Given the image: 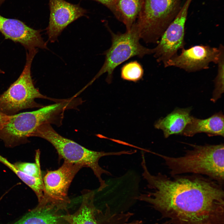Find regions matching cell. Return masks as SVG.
Masks as SVG:
<instances>
[{"instance_id":"2e32d148","label":"cell","mask_w":224,"mask_h":224,"mask_svg":"<svg viewBox=\"0 0 224 224\" xmlns=\"http://www.w3.org/2000/svg\"><path fill=\"white\" fill-rule=\"evenodd\" d=\"M144 0H115L113 14L129 31L141 9Z\"/></svg>"},{"instance_id":"d4e9b609","label":"cell","mask_w":224,"mask_h":224,"mask_svg":"<svg viewBox=\"0 0 224 224\" xmlns=\"http://www.w3.org/2000/svg\"><path fill=\"white\" fill-rule=\"evenodd\" d=\"M5 72L0 68V73H4Z\"/></svg>"},{"instance_id":"5bb4252c","label":"cell","mask_w":224,"mask_h":224,"mask_svg":"<svg viewBox=\"0 0 224 224\" xmlns=\"http://www.w3.org/2000/svg\"><path fill=\"white\" fill-rule=\"evenodd\" d=\"M191 110V107L176 108L165 118L157 121L155 127L163 131L166 138L173 134H181L190 121Z\"/></svg>"},{"instance_id":"8992f818","label":"cell","mask_w":224,"mask_h":224,"mask_svg":"<svg viewBox=\"0 0 224 224\" xmlns=\"http://www.w3.org/2000/svg\"><path fill=\"white\" fill-rule=\"evenodd\" d=\"M37 52V49L27 51L26 63L21 74L0 95V111L2 113L12 115L24 109L44 106L35 101L37 98L48 99L56 102L62 100L44 96L35 87L31 76V68L33 60Z\"/></svg>"},{"instance_id":"5b68a950","label":"cell","mask_w":224,"mask_h":224,"mask_svg":"<svg viewBox=\"0 0 224 224\" xmlns=\"http://www.w3.org/2000/svg\"><path fill=\"white\" fill-rule=\"evenodd\" d=\"M183 0H144L133 26L140 39L156 43L181 9Z\"/></svg>"},{"instance_id":"484cf974","label":"cell","mask_w":224,"mask_h":224,"mask_svg":"<svg viewBox=\"0 0 224 224\" xmlns=\"http://www.w3.org/2000/svg\"><path fill=\"white\" fill-rule=\"evenodd\" d=\"M2 197H3V196H2V197H1L0 198V201L1 200V199H2Z\"/></svg>"},{"instance_id":"cb8c5ba5","label":"cell","mask_w":224,"mask_h":224,"mask_svg":"<svg viewBox=\"0 0 224 224\" xmlns=\"http://www.w3.org/2000/svg\"><path fill=\"white\" fill-rule=\"evenodd\" d=\"M5 0H0V4L2 3Z\"/></svg>"},{"instance_id":"30bf717a","label":"cell","mask_w":224,"mask_h":224,"mask_svg":"<svg viewBox=\"0 0 224 224\" xmlns=\"http://www.w3.org/2000/svg\"><path fill=\"white\" fill-rule=\"evenodd\" d=\"M220 52L219 47L208 45H199L188 49L183 48L179 55L169 60L164 67L178 68L188 72L207 69L211 63H217Z\"/></svg>"},{"instance_id":"6da1fadb","label":"cell","mask_w":224,"mask_h":224,"mask_svg":"<svg viewBox=\"0 0 224 224\" xmlns=\"http://www.w3.org/2000/svg\"><path fill=\"white\" fill-rule=\"evenodd\" d=\"M152 192L136 199L151 204L171 224H224L223 184L202 175H152L141 163Z\"/></svg>"},{"instance_id":"3957f363","label":"cell","mask_w":224,"mask_h":224,"mask_svg":"<svg viewBox=\"0 0 224 224\" xmlns=\"http://www.w3.org/2000/svg\"><path fill=\"white\" fill-rule=\"evenodd\" d=\"M72 106L70 99H64L37 110L11 115L0 129V139L8 148L26 143L31 134L40 126L45 124H61L65 111L72 108Z\"/></svg>"},{"instance_id":"7a4b0ae2","label":"cell","mask_w":224,"mask_h":224,"mask_svg":"<svg viewBox=\"0 0 224 224\" xmlns=\"http://www.w3.org/2000/svg\"><path fill=\"white\" fill-rule=\"evenodd\" d=\"M189 144L192 147V149L186 151L182 156L173 157L155 152L152 153L164 160L171 176L188 173L204 175L223 184V144Z\"/></svg>"},{"instance_id":"52a82bcc","label":"cell","mask_w":224,"mask_h":224,"mask_svg":"<svg viewBox=\"0 0 224 224\" xmlns=\"http://www.w3.org/2000/svg\"><path fill=\"white\" fill-rule=\"evenodd\" d=\"M109 30L111 37V45L104 53L105 58L103 66L87 86L106 73L107 75L106 80L110 82L114 70L122 63L134 56L142 58L146 55L152 54V49L140 44L139 34L134 26L124 33L116 34L109 29Z\"/></svg>"},{"instance_id":"ba28073f","label":"cell","mask_w":224,"mask_h":224,"mask_svg":"<svg viewBox=\"0 0 224 224\" xmlns=\"http://www.w3.org/2000/svg\"><path fill=\"white\" fill-rule=\"evenodd\" d=\"M82 168L80 165L64 161L58 169L48 170L43 178V197L35 208L47 207L58 211H67L70 203L68 196L69 188L75 175Z\"/></svg>"},{"instance_id":"ffe728a7","label":"cell","mask_w":224,"mask_h":224,"mask_svg":"<svg viewBox=\"0 0 224 224\" xmlns=\"http://www.w3.org/2000/svg\"><path fill=\"white\" fill-rule=\"evenodd\" d=\"M143 73L142 66L138 61H135L127 63L122 67L121 76L124 80L135 82L142 78Z\"/></svg>"},{"instance_id":"603a6c76","label":"cell","mask_w":224,"mask_h":224,"mask_svg":"<svg viewBox=\"0 0 224 224\" xmlns=\"http://www.w3.org/2000/svg\"><path fill=\"white\" fill-rule=\"evenodd\" d=\"M11 115H6L0 111V129L7 123Z\"/></svg>"},{"instance_id":"4fadbf2b","label":"cell","mask_w":224,"mask_h":224,"mask_svg":"<svg viewBox=\"0 0 224 224\" xmlns=\"http://www.w3.org/2000/svg\"><path fill=\"white\" fill-rule=\"evenodd\" d=\"M224 115L222 112L213 114L205 119L197 118L191 116L190 122L187 124L181 135L192 137L201 133L208 136L224 137Z\"/></svg>"},{"instance_id":"277c9868","label":"cell","mask_w":224,"mask_h":224,"mask_svg":"<svg viewBox=\"0 0 224 224\" xmlns=\"http://www.w3.org/2000/svg\"><path fill=\"white\" fill-rule=\"evenodd\" d=\"M30 135V137H40L50 142L56 150L59 160L63 159L64 161L91 168L100 183L98 191L102 190L108 186L102 178V175H111L110 172L100 166L98 162L100 158L105 156L130 154L129 151L105 152L89 150L61 136L49 124L40 126Z\"/></svg>"},{"instance_id":"44dd1931","label":"cell","mask_w":224,"mask_h":224,"mask_svg":"<svg viewBox=\"0 0 224 224\" xmlns=\"http://www.w3.org/2000/svg\"><path fill=\"white\" fill-rule=\"evenodd\" d=\"M35 156V162H16L14 164L19 170L31 176L42 178L40 164V152L37 150Z\"/></svg>"},{"instance_id":"d6986e66","label":"cell","mask_w":224,"mask_h":224,"mask_svg":"<svg viewBox=\"0 0 224 224\" xmlns=\"http://www.w3.org/2000/svg\"><path fill=\"white\" fill-rule=\"evenodd\" d=\"M218 47L220 52L218 61L217 63L218 65L217 73L214 81L215 89L212 98L211 99L213 102H216L220 98L224 92V47L222 44L219 45Z\"/></svg>"},{"instance_id":"ac0fdd59","label":"cell","mask_w":224,"mask_h":224,"mask_svg":"<svg viewBox=\"0 0 224 224\" xmlns=\"http://www.w3.org/2000/svg\"><path fill=\"white\" fill-rule=\"evenodd\" d=\"M0 162L8 167L20 179L30 187L36 194L39 202L42 200L44 194V186L43 178L30 176L18 170L14 164L0 155Z\"/></svg>"},{"instance_id":"7402d4cb","label":"cell","mask_w":224,"mask_h":224,"mask_svg":"<svg viewBox=\"0 0 224 224\" xmlns=\"http://www.w3.org/2000/svg\"><path fill=\"white\" fill-rule=\"evenodd\" d=\"M98 2L107 7L113 13L115 0H93Z\"/></svg>"},{"instance_id":"9a60e30c","label":"cell","mask_w":224,"mask_h":224,"mask_svg":"<svg viewBox=\"0 0 224 224\" xmlns=\"http://www.w3.org/2000/svg\"><path fill=\"white\" fill-rule=\"evenodd\" d=\"M95 192L86 190L83 192L81 205L74 213L62 215L63 218L69 224H99L95 216V207L94 199ZM126 224H137L131 223Z\"/></svg>"},{"instance_id":"7c38bea8","label":"cell","mask_w":224,"mask_h":224,"mask_svg":"<svg viewBox=\"0 0 224 224\" xmlns=\"http://www.w3.org/2000/svg\"><path fill=\"white\" fill-rule=\"evenodd\" d=\"M0 32L6 39L20 44L27 51L38 48L48 49L40 30L32 28L18 20L0 15Z\"/></svg>"},{"instance_id":"4316f807","label":"cell","mask_w":224,"mask_h":224,"mask_svg":"<svg viewBox=\"0 0 224 224\" xmlns=\"http://www.w3.org/2000/svg\"></svg>"},{"instance_id":"e0dca14e","label":"cell","mask_w":224,"mask_h":224,"mask_svg":"<svg viewBox=\"0 0 224 224\" xmlns=\"http://www.w3.org/2000/svg\"><path fill=\"white\" fill-rule=\"evenodd\" d=\"M54 210L35 208L12 224H64L61 215Z\"/></svg>"},{"instance_id":"9c48e42d","label":"cell","mask_w":224,"mask_h":224,"mask_svg":"<svg viewBox=\"0 0 224 224\" xmlns=\"http://www.w3.org/2000/svg\"><path fill=\"white\" fill-rule=\"evenodd\" d=\"M192 0H186L174 20L165 31L152 48L154 57L164 66L170 59L177 54L179 50L184 48L185 26L188 9Z\"/></svg>"},{"instance_id":"8fae6325","label":"cell","mask_w":224,"mask_h":224,"mask_svg":"<svg viewBox=\"0 0 224 224\" xmlns=\"http://www.w3.org/2000/svg\"><path fill=\"white\" fill-rule=\"evenodd\" d=\"M49 4L50 14L46 32L51 43L57 41L67 26L85 16L87 12L79 4H73L64 0H49Z\"/></svg>"}]
</instances>
